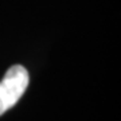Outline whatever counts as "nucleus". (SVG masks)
<instances>
[{
    "mask_svg": "<svg viewBox=\"0 0 121 121\" xmlns=\"http://www.w3.org/2000/svg\"><path fill=\"white\" fill-rule=\"evenodd\" d=\"M30 83V75L24 66L13 65L0 81V116L17 104Z\"/></svg>",
    "mask_w": 121,
    "mask_h": 121,
    "instance_id": "f257e3e1",
    "label": "nucleus"
}]
</instances>
